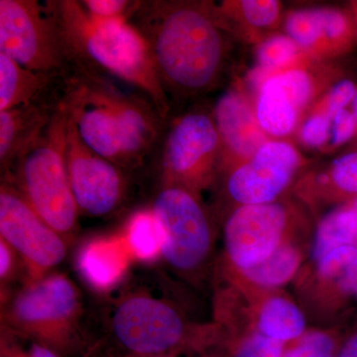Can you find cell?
Wrapping results in <instances>:
<instances>
[{
	"label": "cell",
	"instance_id": "7c38bea8",
	"mask_svg": "<svg viewBox=\"0 0 357 357\" xmlns=\"http://www.w3.org/2000/svg\"><path fill=\"white\" fill-rule=\"evenodd\" d=\"M286 211L277 204H243L225 227V243L231 261L241 268L255 266L279 248Z\"/></svg>",
	"mask_w": 357,
	"mask_h": 357
},
{
	"label": "cell",
	"instance_id": "f35d334b",
	"mask_svg": "<svg viewBox=\"0 0 357 357\" xmlns=\"http://www.w3.org/2000/svg\"><path fill=\"white\" fill-rule=\"evenodd\" d=\"M335 357H357V333L345 340Z\"/></svg>",
	"mask_w": 357,
	"mask_h": 357
},
{
	"label": "cell",
	"instance_id": "9a60e30c",
	"mask_svg": "<svg viewBox=\"0 0 357 357\" xmlns=\"http://www.w3.org/2000/svg\"><path fill=\"white\" fill-rule=\"evenodd\" d=\"M133 260L123 234L100 236L81 246L76 267L91 289L110 294L123 284Z\"/></svg>",
	"mask_w": 357,
	"mask_h": 357
},
{
	"label": "cell",
	"instance_id": "e0dca14e",
	"mask_svg": "<svg viewBox=\"0 0 357 357\" xmlns=\"http://www.w3.org/2000/svg\"><path fill=\"white\" fill-rule=\"evenodd\" d=\"M58 107L27 105L0 112L1 178L13 170L16 162L38 138Z\"/></svg>",
	"mask_w": 357,
	"mask_h": 357
},
{
	"label": "cell",
	"instance_id": "5b68a950",
	"mask_svg": "<svg viewBox=\"0 0 357 357\" xmlns=\"http://www.w3.org/2000/svg\"><path fill=\"white\" fill-rule=\"evenodd\" d=\"M103 304V337L91 344L123 356L178 354L191 340L182 314L155 291L128 280Z\"/></svg>",
	"mask_w": 357,
	"mask_h": 357
},
{
	"label": "cell",
	"instance_id": "52a82bcc",
	"mask_svg": "<svg viewBox=\"0 0 357 357\" xmlns=\"http://www.w3.org/2000/svg\"><path fill=\"white\" fill-rule=\"evenodd\" d=\"M222 138L215 119L204 112H191L171 119L163 130L147 166L155 185H175L189 189L199 185L220 154Z\"/></svg>",
	"mask_w": 357,
	"mask_h": 357
},
{
	"label": "cell",
	"instance_id": "4316f807",
	"mask_svg": "<svg viewBox=\"0 0 357 357\" xmlns=\"http://www.w3.org/2000/svg\"><path fill=\"white\" fill-rule=\"evenodd\" d=\"M86 13L100 20H128L136 1L129 0H83Z\"/></svg>",
	"mask_w": 357,
	"mask_h": 357
},
{
	"label": "cell",
	"instance_id": "74e56055",
	"mask_svg": "<svg viewBox=\"0 0 357 357\" xmlns=\"http://www.w3.org/2000/svg\"><path fill=\"white\" fill-rule=\"evenodd\" d=\"M84 354H89L91 357H177L178 356V354H161V356H123V354H114V352L105 351V349H100V347L95 344L89 345Z\"/></svg>",
	"mask_w": 357,
	"mask_h": 357
},
{
	"label": "cell",
	"instance_id": "8992f818",
	"mask_svg": "<svg viewBox=\"0 0 357 357\" xmlns=\"http://www.w3.org/2000/svg\"><path fill=\"white\" fill-rule=\"evenodd\" d=\"M67 128V112L59 105L38 138L1 181L13 185L33 210L70 243L79 229V211L66 162Z\"/></svg>",
	"mask_w": 357,
	"mask_h": 357
},
{
	"label": "cell",
	"instance_id": "7402d4cb",
	"mask_svg": "<svg viewBox=\"0 0 357 357\" xmlns=\"http://www.w3.org/2000/svg\"><path fill=\"white\" fill-rule=\"evenodd\" d=\"M299 263L300 255L295 248L288 245L279 246L262 262L243 269V273L259 285L278 286L293 276Z\"/></svg>",
	"mask_w": 357,
	"mask_h": 357
},
{
	"label": "cell",
	"instance_id": "e575fe53",
	"mask_svg": "<svg viewBox=\"0 0 357 357\" xmlns=\"http://www.w3.org/2000/svg\"><path fill=\"white\" fill-rule=\"evenodd\" d=\"M23 338L1 328L0 332V357H31L29 349H25Z\"/></svg>",
	"mask_w": 357,
	"mask_h": 357
},
{
	"label": "cell",
	"instance_id": "d6986e66",
	"mask_svg": "<svg viewBox=\"0 0 357 357\" xmlns=\"http://www.w3.org/2000/svg\"><path fill=\"white\" fill-rule=\"evenodd\" d=\"M122 234L134 260L151 263L159 259L161 256V232L150 206L132 213Z\"/></svg>",
	"mask_w": 357,
	"mask_h": 357
},
{
	"label": "cell",
	"instance_id": "1f68e13d",
	"mask_svg": "<svg viewBox=\"0 0 357 357\" xmlns=\"http://www.w3.org/2000/svg\"><path fill=\"white\" fill-rule=\"evenodd\" d=\"M330 115H316L304 124L302 129L303 140L310 146H321L328 139L331 131Z\"/></svg>",
	"mask_w": 357,
	"mask_h": 357
},
{
	"label": "cell",
	"instance_id": "8fae6325",
	"mask_svg": "<svg viewBox=\"0 0 357 357\" xmlns=\"http://www.w3.org/2000/svg\"><path fill=\"white\" fill-rule=\"evenodd\" d=\"M0 237L24 263L26 283L52 273L64 261L70 244L4 181L0 185Z\"/></svg>",
	"mask_w": 357,
	"mask_h": 357
},
{
	"label": "cell",
	"instance_id": "5bb4252c",
	"mask_svg": "<svg viewBox=\"0 0 357 357\" xmlns=\"http://www.w3.org/2000/svg\"><path fill=\"white\" fill-rule=\"evenodd\" d=\"M312 93L311 79L304 70H288L267 79L260 91L256 114L262 130L274 136L290 133Z\"/></svg>",
	"mask_w": 357,
	"mask_h": 357
},
{
	"label": "cell",
	"instance_id": "d4e9b609",
	"mask_svg": "<svg viewBox=\"0 0 357 357\" xmlns=\"http://www.w3.org/2000/svg\"><path fill=\"white\" fill-rule=\"evenodd\" d=\"M337 351V344L330 335L314 332L305 335L282 357H335Z\"/></svg>",
	"mask_w": 357,
	"mask_h": 357
},
{
	"label": "cell",
	"instance_id": "f1b7e54d",
	"mask_svg": "<svg viewBox=\"0 0 357 357\" xmlns=\"http://www.w3.org/2000/svg\"><path fill=\"white\" fill-rule=\"evenodd\" d=\"M356 256L357 248L354 245H344L333 249L319 260V273L328 278L342 275Z\"/></svg>",
	"mask_w": 357,
	"mask_h": 357
},
{
	"label": "cell",
	"instance_id": "3957f363",
	"mask_svg": "<svg viewBox=\"0 0 357 357\" xmlns=\"http://www.w3.org/2000/svg\"><path fill=\"white\" fill-rule=\"evenodd\" d=\"M43 6L60 35L70 67L128 84L147 96L164 119L168 117L170 102L147 45L128 20H96L76 0H47Z\"/></svg>",
	"mask_w": 357,
	"mask_h": 357
},
{
	"label": "cell",
	"instance_id": "30bf717a",
	"mask_svg": "<svg viewBox=\"0 0 357 357\" xmlns=\"http://www.w3.org/2000/svg\"><path fill=\"white\" fill-rule=\"evenodd\" d=\"M0 53L42 74L72 69L55 25L35 0H0Z\"/></svg>",
	"mask_w": 357,
	"mask_h": 357
},
{
	"label": "cell",
	"instance_id": "836d02e7",
	"mask_svg": "<svg viewBox=\"0 0 357 357\" xmlns=\"http://www.w3.org/2000/svg\"><path fill=\"white\" fill-rule=\"evenodd\" d=\"M356 91V86L349 79H344L335 84V88L331 91L328 114L333 117V115L337 114L340 110L345 109V107L349 102H354Z\"/></svg>",
	"mask_w": 357,
	"mask_h": 357
},
{
	"label": "cell",
	"instance_id": "6da1fadb",
	"mask_svg": "<svg viewBox=\"0 0 357 357\" xmlns=\"http://www.w3.org/2000/svg\"><path fill=\"white\" fill-rule=\"evenodd\" d=\"M114 81L73 67L63 77L59 105L86 146L122 168L146 174L165 119L147 96Z\"/></svg>",
	"mask_w": 357,
	"mask_h": 357
},
{
	"label": "cell",
	"instance_id": "603a6c76",
	"mask_svg": "<svg viewBox=\"0 0 357 357\" xmlns=\"http://www.w3.org/2000/svg\"><path fill=\"white\" fill-rule=\"evenodd\" d=\"M286 27L289 36L295 43L311 46L325 33L324 9L301 10L290 14Z\"/></svg>",
	"mask_w": 357,
	"mask_h": 357
},
{
	"label": "cell",
	"instance_id": "4fadbf2b",
	"mask_svg": "<svg viewBox=\"0 0 357 357\" xmlns=\"http://www.w3.org/2000/svg\"><path fill=\"white\" fill-rule=\"evenodd\" d=\"M300 156L285 142H266L230 176V196L243 204H270L289 184Z\"/></svg>",
	"mask_w": 357,
	"mask_h": 357
},
{
	"label": "cell",
	"instance_id": "2e32d148",
	"mask_svg": "<svg viewBox=\"0 0 357 357\" xmlns=\"http://www.w3.org/2000/svg\"><path fill=\"white\" fill-rule=\"evenodd\" d=\"M63 77L26 69L0 53V112L27 105L57 107Z\"/></svg>",
	"mask_w": 357,
	"mask_h": 357
},
{
	"label": "cell",
	"instance_id": "d590c367",
	"mask_svg": "<svg viewBox=\"0 0 357 357\" xmlns=\"http://www.w3.org/2000/svg\"><path fill=\"white\" fill-rule=\"evenodd\" d=\"M347 23L344 14L333 9H324V28L330 38H338L347 30Z\"/></svg>",
	"mask_w": 357,
	"mask_h": 357
},
{
	"label": "cell",
	"instance_id": "484cf974",
	"mask_svg": "<svg viewBox=\"0 0 357 357\" xmlns=\"http://www.w3.org/2000/svg\"><path fill=\"white\" fill-rule=\"evenodd\" d=\"M27 272L24 263L15 250L4 239L0 237V283H1V298L13 292V284L17 279H24Z\"/></svg>",
	"mask_w": 357,
	"mask_h": 357
},
{
	"label": "cell",
	"instance_id": "cb8c5ba5",
	"mask_svg": "<svg viewBox=\"0 0 357 357\" xmlns=\"http://www.w3.org/2000/svg\"><path fill=\"white\" fill-rule=\"evenodd\" d=\"M297 52L295 42L286 36L268 39L258 49L259 67L265 72L278 69L292 61Z\"/></svg>",
	"mask_w": 357,
	"mask_h": 357
},
{
	"label": "cell",
	"instance_id": "f546056e",
	"mask_svg": "<svg viewBox=\"0 0 357 357\" xmlns=\"http://www.w3.org/2000/svg\"><path fill=\"white\" fill-rule=\"evenodd\" d=\"M241 6L246 20L256 27L271 25L278 17L279 3L275 0H244Z\"/></svg>",
	"mask_w": 357,
	"mask_h": 357
},
{
	"label": "cell",
	"instance_id": "277c9868",
	"mask_svg": "<svg viewBox=\"0 0 357 357\" xmlns=\"http://www.w3.org/2000/svg\"><path fill=\"white\" fill-rule=\"evenodd\" d=\"M83 296L67 275L52 272L1 298V328L62 357L86 354Z\"/></svg>",
	"mask_w": 357,
	"mask_h": 357
},
{
	"label": "cell",
	"instance_id": "44dd1931",
	"mask_svg": "<svg viewBox=\"0 0 357 357\" xmlns=\"http://www.w3.org/2000/svg\"><path fill=\"white\" fill-rule=\"evenodd\" d=\"M357 241V218L352 208L335 211L324 218L317 232L314 257L321 260L330 251Z\"/></svg>",
	"mask_w": 357,
	"mask_h": 357
},
{
	"label": "cell",
	"instance_id": "d6a6232c",
	"mask_svg": "<svg viewBox=\"0 0 357 357\" xmlns=\"http://www.w3.org/2000/svg\"><path fill=\"white\" fill-rule=\"evenodd\" d=\"M356 116L347 109L340 110L333 115V145H340L352 137L356 130Z\"/></svg>",
	"mask_w": 357,
	"mask_h": 357
},
{
	"label": "cell",
	"instance_id": "b9f144b4",
	"mask_svg": "<svg viewBox=\"0 0 357 357\" xmlns=\"http://www.w3.org/2000/svg\"><path fill=\"white\" fill-rule=\"evenodd\" d=\"M352 211H354V213H356V218H357V199H356V202H354V206H352ZM357 243V241H356Z\"/></svg>",
	"mask_w": 357,
	"mask_h": 357
},
{
	"label": "cell",
	"instance_id": "7a4b0ae2",
	"mask_svg": "<svg viewBox=\"0 0 357 357\" xmlns=\"http://www.w3.org/2000/svg\"><path fill=\"white\" fill-rule=\"evenodd\" d=\"M128 22L144 39L169 102L204 95L218 83L225 44L203 4L136 1Z\"/></svg>",
	"mask_w": 357,
	"mask_h": 357
},
{
	"label": "cell",
	"instance_id": "ab89813d",
	"mask_svg": "<svg viewBox=\"0 0 357 357\" xmlns=\"http://www.w3.org/2000/svg\"><path fill=\"white\" fill-rule=\"evenodd\" d=\"M30 352L31 357H62L53 349L30 340Z\"/></svg>",
	"mask_w": 357,
	"mask_h": 357
},
{
	"label": "cell",
	"instance_id": "60d3db41",
	"mask_svg": "<svg viewBox=\"0 0 357 357\" xmlns=\"http://www.w3.org/2000/svg\"><path fill=\"white\" fill-rule=\"evenodd\" d=\"M352 107H354V115L357 121V91L356 96H354V102H352Z\"/></svg>",
	"mask_w": 357,
	"mask_h": 357
},
{
	"label": "cell",
	"instance_id": "ac0fdd59",
	"mask_svg": "<svg viewBox=\"0 0 357 357\" xmlns=\"http://www.w3.org/2000/svg\"><path fill=\"white\" fill-rule=\"evenodd\" d=\"M213 119L222 142L237 155L252 157L266 143L259 122L236 93H225L218 100Z\"/></svg>",
	"mask_w": 357,
	"mask_h": 357
},
{
	"label": "cell",
	"instance_id": "9c48e42d",
	"mask_svg": "<svg viewBox=\"0 0 357 357\" xmlns=\"http://www.w3.org/2000/svg\"><path fill=\"white\" fill-rule=\"evenodd\" d=\"M161 232V256L181 272L198 269L210 255V220L191 190L181 185H155L151 204Z\"/></svg>",
	"mask_w": 357,
	"mask_h": 357
},
{
	"label": "cell",
	"instance_id": "8d00e7d4",
	"mask_svg": "<svg viewBox=\"0 0 357 357\" xmlns=\"http://www.w3.org/2000/svg\"><path fill=\"white\" fill-rule=\"evenodd\" d=\"M338 285L340 290L347 295H357V256L340 275Z\"/></svg>",
	"mask_w": 357,
	"mask_h": 357
},
{
	"label": "cell",
	"instance_id": "ba28073f",
	"mask_svg": "<svg viewBox=\"0 0 357 357\" xmlns=\"http://www.w3.org/2000/svg\"><path fill=\"white\" fill-rule=\"evenodd\" d=\"M66 162L79 215L109 218L126 210L134 187L146 174L135 173L103 158L86 146L68 116Z\"/></svg>",
	"mask_w": 357,
	"mask_h": 357
},
{
	"label": "cell",
	"instance_id": "7bdbcfd3",
	"mask_svg": "<svg viewBox=\"0 0 357 357\" xmlns=\"http://www.w3.org/2000/svg\"><path fill=\"white\" fill-rule=\"evenodd\" d=\"M84 357H91L89 356V354H84Z\"/></svg>",
	"mask_w": 357,
	"mask_h": 357
},
{
	"label": "cell",
	"instance_id": "83f0119b",
	"mask_svg": "<svg viewBox=\"0 0 357 357\" xmlns=\"http://www.w3.org/2000/svg\"><path fill=\"white\" fill-rule=\"evenodd\" d=\"M283 354V342L260 333L244 340L232 357H282Z\"/></svg>",
	"mask_w": 357,
	"mask_h": 357
},
{
	"label": "cell",
	"instance_id": "4dcf8cb0",
	"mask_svg": "<svg viewBox=\"0 0 357 357\" xmlns=\"http://www.w3.org/2000/svg\"><path fill=\"white\" fill-rule=\"evenodd\" d=\"M333 178L340 189L357 192V153L337 159L333 164Z\"/></svg>",
	"mask_w": 357,
	"mask_h": 357
},
{
	"label": "cell",
	"instance_id": "ffe728a7",
	"mask_svg": "<svg viewBox=\"0 0 357 357\" xmlns=\"http://www.w3.org/2000/svg\"><path fill=\"white\" fill-rule=\"evenodd\" d=\"M258 326L263 335L283 342L302 335L306 319L290 301L272 298L262 307Z\"/></svg>",
	"mask_w": 357,
	"mask_h": 357
}]
</instances>
